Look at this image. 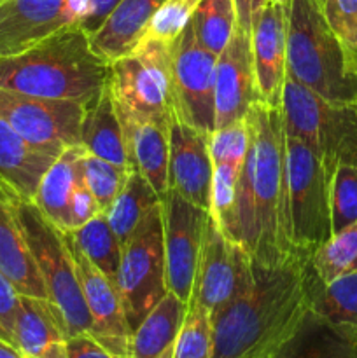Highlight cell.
I'll use <instances>...</instances> for the list:
<instances>
[{
  "mask_svg": "<svg viewBox=\"0 0 357 358\" xmlns=\"http://www.w3.org/2000/svg\"><path fill=\"white\" fill-rule=\"evenodd\" d=\"M214 331L212 317L195 301L188 303L184 322L178 331L172 358H212Z\"/></svg>",
  "mask_w": 357,
  "mask_h": 358,
  "instance_id": "d6a6232c",
  "label": "cell"
},
{
  "mask_svg": "<svg viewBox=\"0 0 357 358\" xmlns=\"http://www.w3.org/2000/svg\"><path fill=\"white\" fill-rule=\"evenodd\" d=\"M10 191L13 189L0 178V273L20 296L49 299L44 280L18 222Z\"/></svg>",
  "mask_w": 357,
  "mask_h": 358,
  "instance_id": "d6986e66",
  "label": "cell"
},
{
  "mask_svg": "<svg viewBox=\"0 0 357 358\" xmlns=\"http://www.w3.org/2000/svg\"><path fill=\"white\" fill-rule=\"evenodd\" d=\"M97 213H100V206H98L97 199L86 187L84 180L80 182L79 187L76 189L72 198V206H70V217H72V231L77 227L84 226L88 220L93 219Z\"/></svg>",
  "mask_w": 357,
  "mask_h": 358,
  "instance_id": "74e56055",
  "label": "cell"
},
{
  "mask_svg": "<svg viewBox=\"0 0 357 358\" xmlns=\"http://www.w3.org/2000/svg\"><path fill=\"white\" fill-rule=\"evenodd\" d=\"M80 145L88 154L132 170L122 126L108 87H105L102 96L91 107L84 108V117L80 122Z\"/></svg>",
  "mask_w": 357,
  "mask_h": 358,
  "instance_id": "484cf974",
  "label": "cell"
},
{
  "mask_svg": "<svg viewBox=\"0 0 357 358\" xmlns=\"http://www.w3.org/2000/svg\"><path fill=\"white\" fill-rule=\"evenodd\" d=\"M115 112L122 126L130 166L144 175L154 191L163 198L168 189L170 122L139 117L118 108Z\"/></svg>",
  "mask_w": 357,
  "mask_h": 358,
  "instance_id": "ffe728a7",
  "label": "cell"
},
{
  "mask_svg": "<svg viewBox=\"0 0 357 358\" xmlns=\"http://www.w3.org/2000/svg\"><path fill=\"white\" fill-rule=\"evenodd\" d=\"M79 164L84 184L97 199L100 212H107L108 206L114 203V199L125 187L132 170L118 166V164L93 156V154H88L86 150L80 156Z\"/></svg>",
  "mask_w": 357,
  "mask_h": 358,
  "instance_id": "1f68e13d",
  "label": "cell"
},
{
  "mask_svg": "<svg viewBox=\"0 0 357 358\" xmlns=\"http://www.w3.org/2000/svg\"><path fill=\"white\" fill-rule=\"evenodd\" d=\"M273 358H357V338L308 311L293 338Z\"/></svg>",
  "mask_w": 357,
  "mask_h": 358,
  "instance_id": "4316f807",
  "label": "cell"
},
{
  "mask_svg": "<svg viewBox=\"0 0 357 358\" xmlns=\"http://www.w3.org/2000/svg\"><path fill=\"white\" fill-rule=\"evenodd\" d=\"M83 152V145L66 147L56 157L55 163L48 168L44 177L41 178V184H38L34 198H31L42 215L63 233L72 231L70 206H72L74 192L83 182L79 164Z\"/></svg>",
  "mask_w": 357,
  "mask_h": 358,
  "instance_id": "603a6c76",
  "label": "cell"
},
{
  "mask_svg": "<svg viewBox=\"0 0 357 358\" xmlns=\"http://www.w3.org/2000/svg\"><path fill=\"white\" fill-rule=\"evenodd\" d=\"M217 55L196 41L191 24L172 42V86L175 117L198 131L216 129Z\"/></svg>",
  "mask_w": 357,
  "mask_h": 358,
  "instance_id": "30bf717a",
  "label": "cell"
},
{
  "mask_svg": "<svg viewBox=\"0 0 357 358\" xmlns=\"http://www.w3.org/2000/svg\"><path fill=\"white\" fill-rule=\"evenodd\" d=\"M158 203H161V196L154 191L147 178L136 170L130 171V177L122 191L119 192L118 198L105 212L108 224H111L112 231L119 238L121 245H125L130 240V236L135 233L144 217Z\"/></svg>",
  "mask_w": 357,
  "mask_h": 358,
  "instance_id": "83f0119b",
  "label": "cell"
},
{
  "mask_svg": "<svg viewBox=\"0 0 357 358\" xmlns=\"http://www.w3.org/2000/svg\"><path fill=\"white\" fill-rule=\"evenodd\" d=\"M107 87L118 110L170 122L175 117L170 42L147 34L128 55L111 62Z\"/></svg>",
  "mask_w": 357,
  "mask_h": 358,
  "instance_id": "ba28073f",
  "label": "cell"
},
{
  "mask_svg": "<svg viewBox=\"0 0 357 358\" xmlns=\"http://www.w3.org/2000/svg\"><path fill=\"white\" fill-rule=\"evenodd\" d=\"M317 2H318V3H321V6H322V2H324V0H317Z\"/></svg>",
  "mask_w": 357,
  "mask_h": 358,
  "instance_id": "bcb514c9",
  "label": "cell"
},
{
  "mask_svg": "<svg viewBox=\"0 0 357 358\" xmlns=\"http://www.w3.org/2000/svg\"><path fill=\"white\" fill-rule=\"evenodd\" d=\"M163 3L164 0H121L104 24L90 35L94 51L107 62L128 55L146 37Z\"/></svg>",
  "mask_w": 357,
  "mask_h": 358,
  "instance_id": "7402d4cb",
  "label": "cell"
},
{
  "mask_svg": "<svg viewBox=\"0 0 357 358\" xmlns=\"http://www.w3.org/2000/svg\"><path fill=\"white\" fill-rule=\"evenodd\" d=\"M10 199L38 273L44 280L49 301L58 308L65 322L66 334H91L93 322L77 278L72 254L66 247L65 233L49 222L31 199L23 198L16 191H10Z\"/></svg>",
  "mask_w": 357,
  "mask_h": 358,
  "instance_id": "52a82bcc",
  "label": "cell"
},
{
  "mask_svg": "<svg viewBox=\"0 0 357 358\" xmlns=\"http://www.w3.org/2000/svg\"><path fill=\"white\" fill-rule=\"evenodd\" d=\"M247 154L238 178L230 236L254 261L275 264L284 257L280 220L286 196V133L282 108L258 101L245 115Z\"/></svg>",
  "mask_w": 357,
  "mask_h": 358,
  "instance_id": "7a4b0ae2",
  "label": "cell"
},
{
  "mask_svg": "<svg viewBox=\"0 0 357 358\" xmlns=\"http://www.w3.org/2000/svg\"><path fill=\"white\" fill-rule=\"evenodd\" d=\"M312 264L324 283L357 271V222L321 245L312 255Z\"/></svg>",
  "mask_w": 357,
  "mask_h": 358,
  "instance_id": "4dcf8cb0",
  "label": "cell"
},
{
  "mask_svg": "<svg viewBox=\"0 0 357 358\" xmlns=\"http://www.w3.org/2000/svg\"><path fill=\"white\" fill-rule=\"evenodd\" d=\"M310 257L290 250L275 264L252 259L247 292L212 317V358H273L310 311L304 282Z\"/></svg>",
  "mask_w": 357,
  "mask_h": 358,
  "instance_id": "6da1fadb",
  "label": "cell"
},
{
  "mask_svg": "<svg viewBox=\"0 0 357 358\" xmlns=\"http://www.w3.org/2000/svg\"><path fill=\"white\" fill-rule=\"evenodd\" d=\"M121 0H88L86 13H84L83 20H80L79 27L86 31L88 35H93L98 28L104 24L108 14L114 10V7Z\"/></svg>",
  "mask_w": 357,
  "mask_h": 358,
  "instance_id": "60d3db41",
  "label": "cell"
},
{
  "mask_svg": "<svg viewBox=\"0 0 357 358\" xmlns=\"http://www.w3.org/2000/svg\"><path fill=\"white\" fill-rule=\"evenodd\" d=\"M161 206L167 289L188 304L191 299L210 212L192 205L172 189H168L161 198Z\"/></svg>",
  "mask_w": 357,
  "mask_h": 358,
  "instance_id": "4fadbf2b",
  "label": "cell"
},
{
  "mask_svg": "<svg viewBox=\"0 0 357 358\" xmlns=\"http://www.w3.org/2000/svg\"><path fill=\"white\" fill-rule=\"evenodd\" d=\"M66 338L65 322L51 301L20 296L13 341L23 355L66 358Z\"/></svg>",
  "mask_w": 357,
  "mask_h": 358,
  "instance_id": "44dd1931",
  "label": "cell"
},
{
  "mask_svg": "<svg viewBox=\"0 0 357 358\" xmlns=\"http://www.w3.org/2000/svg\"><path fill=\"white\" fill-rule=\"evenodd\" d=\"M24 358H35V357H27V355H24Z\"/></svg>",
  "mask_w": 357,
  "mask_h": 358,
  "instance_id": "7dc6e473",
  "label": "cell"
},
{
  "mask_svg": "<svg viewBox=\"0 0 357 358\" xmlns=\"http://www.w3.org/2000/svg\"><path fill=\"white\" fill-rule=\"evenodd\" d=\"M209 142L210 135L206 133L184 124L177 117L170 121L168 189L210 212L214 163Z\"/></svg>",
  "mask_w": 357,
  "mask_h": 358,
  "instance_id": "e0dca14e",
  "label": "cell"
},
{
  "mask_svg": "<svg viewBox=\"0 0 357 358\" xmlns=\"http://www.w3.org/2000/svg\"><path fill=\"white\" fill-rule=\"evenodd\" d=\"M56 157L28 143L0 117V178L18 194L34 198L41 178Z\"/></svg>",
  "mask_w": 357,
  "mask_h": 358,
  "instance_id": "cb8c5ba5",
  "label": "cell"
},
{
  "mask_svg": "<svg viewBox=\"0 0 357 358\" xmlns=\"http://www.w3.org/2000/svg\"><path fill=\"white\" fill-rule=\"evenodd\" d=\"M0 117L28 143L52 156L80 145L84 105L79 101L30 96L0 87Z\"/></svg>",
  "mask_w": 357,
  "mask_h": 358,
  "instance_id": "8fae6325",
  "label": "cell"
},
{
  "mask_svg": "<svg viewBox=\"0 0 357 358\" xmlns=\"http://www.w3.org/2000/svg\"><path fill=\"white\" fill-rule=\"evenodd\" d=\"M287 7L268 0L252 17L251 45L262 103L280 107L287 76Z\"/></svg>",
  "mask_w": 357,
  "mask_h": 358,
  "instance_id": "ac0fdd59",
  "label": "cell"
},
{
  "mask_svg": "<svg viewBox=\"0 0 357 358\" xmlns=\"http://www.w3.org/2000/svg\"><path fill=\"white\" fill-rule=\"evenodd\" d=\"M287 76L331 103L357 101V62L317 0H290L287 7Z\"/></svg>",
  "mask_w": 357,
  "mask_h": 358,
  "instance_id": "277c9868",
  "label": "cell"
},
{
  "mask_svg": "<svg viewBox=\"0 0 357 358\" xmlns=\"http://www.w3.org/2000/svg\"><path fill=\"white\" fill-rule=\"evenodd\" d=\"M115 287L133 334L168 292L161 203L150 208L135 233L122 245Z\"/></svg>",
  "mask_w": 357,
  "mask_h": 358,
  "instance_id": "9c48e42d",
  "label": "cell"
},
{
  "mask_svg": "<svg viewBox=\"0 0 357 358\" xmlns=\"http://www.w3.org/2000/svg\"><path fill=\"white\" fill-rule=\"evenodd\" d=\"M326 21L357 62V0H324Z\"/></svg>",
  "mask_w": 357,
  "mask_h": 358,
  "instance_id": "d590c367",
  "label": "cell"
},
{
  "mask_svg": "<svg viewBox=\"0 0 357 358\" xmlns=\"http://www.w3.org/2000/svg\"><path fill=\"white\" fill-rule=\"evenodd\" d=\"M111 62L80 27L66 28L18 55L0 56V87L91 107L107 87Z\"/></svg>",
  "mask_w": 357,
  "mask_h": 358,
  "instance_id": "3957f363",
  "label": "cell"
},
{
  "mask_svg": "<svg viewBox=\"0 0 357 358\" xmlns=\"http://www.w3.org/2000/svg\"><path fill=\"white\" fill-rule=\"evenodd\" d=\"M66 358H118L91 334L69 336L66 338Z\"/></svg>",
  "mask_w": 357,
  "mask_h": 358,
  "instance_id": "ab89813d",
  "label": "cell"
},
{
  "mask_svg": "<svg viewBox=\"0 0 357 358\" xmlns=\"http://www.w3.org/2000/svg\"><path fill=\"white\" fill-rule=\"evenodd\" d=\"M86 7L88 0H0V56L18 55L79 27Z\"/></svg>",
  "mask_w": 357,
  "mask_h": 358,
  "instance_id": "5bb4252c",
  "label": "cell"
},
{
  "mask_svg": "<svg viewBox=\"0 0 357 358\" xmlns=\"http://www.w3.org/2000/svg\"><path fill=\"white\" fill-rule=\"evenodd\" d=\"M331 177L308 145L286 135V196L280 220L284 254L301 250L314 255L332 236Z\"/></svg>",
  "mask_w": 357,
  "mask_h": 358,
  "instance_id": "5b68a950",
  "label": "cell"
},
{
  "mask_svg": "<svg viewBox=\"0 0 357 358\" xmlns=\"http://www.w3.org/2000/svg\"><path fill=\"white\" fill-rule=\"evenodd\" d=\"M310 311L335 325L340 331L357 338V271L324 283L312 264L304 269Z\"/></svg>",
  "mask_w": 357,
  "mask_h": 358,
  "instance_id": "d4e9b609",
  "label": "cell"
},
{
  "mask_svg": "<svg viewBox=\"0 0 357 358\" xmlns=\"http://www.w3.org/2000/svg\"><path fill=\"white\" fill-rule=\"evenodd\" d=\"M0 338H4V339H7V341H9V343H10V339H9V336H7V334H6V331H4V329H2V325H0Z\"/></svg>",
  "mask_w": 357,
  "mask_h": 358,
  "instance_id": "ee69618b",
  "label": "cell"
},
{
  "mask_svg": "<svg viewBox=\"0 0 357 358\" xmlns=\"http://www.w3.org/2000/svg\"><path fill=\"white\" fill-rule=\"evenodd\" d=\"M258 101L261 96L255 84L251 34L234 27L233 37L217 56L216 129L244 121Z\"/></svg>",
  "mask_w": 357,
  "mask_h": 358,
  "instance_id": "2e32d148",
  "label": "cell"
},
{
  "mask_svg": "<svg viewBox=\"0 0 357 358\" xmlns=\"http://www.w3.org/2000/svg\"><path fill=\"white\" fill-rule=\"evenodd\" d=\"M200 2L202 0H164V3L150 21L147 34L172 44L189 23Z\"/></svg>",
  "mask_w": 357,
  "mask_h": 358,
  "instance_id": "e575fe53",
  "label": "cell"
},
{
  "mask_svg": "<svg viewBox=\"0 0 357 358\" xmlns=\"http://www.w3.org/2000/svg\"><path fill=\"white\" fill-rule=\"evenodd\" d=\"M189 24L196 41L219 56L233 37L237 27L233 0H202Z\"/></svg>",
  "mask_w": 357,
  "mask_h": 358,
  "instance_id": "f546056e",
  "label": "cell"
},
{
  "mask_svg": "<svg viewBox=\"0 0 357 358\" xmlns=\"http://www.w3.org/2000/svg\"><path fill=\"white\" fill-rule=\"evenodd\" d=\"M268 0H233L237 13V28L251 34L252 17Z\"/></svg>",
  "mask_w": 357,
  "mask_h": 358,
  "instance_id": "b9f144b4",
  "label": "cell"
},
{
  "mask_svg": "<svg viewBox=\"0 0 357 358\" xmlns=\"http://www.w3.org/2000/svg\"><path fill=\"white\" fill-rule=\"evenodd\" d=\"M0 358H24V355L16 345L0 338Z\"/></svg>",
  "mask_w": 357,
  "mask_h": 358,
  "instance_id": "7bdbcfd3",
  "label": "cell"
},
{
  "mask_svg": "<svg viewBox=\"0 0 357 358\" xmlns=\"http://www.w3.org/2000/svg\"><path fill=\"white\" fill-rule=\"evenodd\" d=\"M329 205L332 234L357 222V166L342 164L335 168L329 185Z\"/></svg>",
  "mask_w": 357,
  "mask_h": 358,
  "instance_id": "836d02e7",
  "label": "cell"
},
{
  "mask_svg": "<svg viewBox=\"0 0 357 358\" xmlns=\"http://www.w3.org/2000/svg\"><path fill=\"white\" fill-rule=\"evenodd\" d=\"M273 2H276V3H282V6H289V3H290V0H273Z\"/></svg>",
  "mask_w": 357,
  "mask_h": 358,
  "instance_id": "f6af8a7d",
  "label": "cell"
},
{
  "mask_svg": "<svg viewBox=\"0 0 357 358\" xmlns=\"http://www.w3.org/2000/svg\"><path fill=\"white\" fill-rule=\"evenodd\" d=\"M65 240L93 322L91 336L114 357L128 358L132 329L126 320L118 287L88 261L86 255L74 241L72 234L65 233Z\"/></svg>",
  "mask_w": 357,
  "mask_h": 358,
  "instance_id": "9a60e30c",
  "label": "cell"
},
{
  "mask_svg": "<svg viewBox=\"0 0 357 358\" xmlns=\"http://www.w3.org/2000/svg\"><path fill=\"white\" fill-rule=\"evenodd\" d=\"M251 283V254L227 238L210 217L189 301L198 303L214 317L247 292Z\"/></svg>",
  "mask_w": 357,
  "mask_h": 358,
  "instance_id": "7c38bea8",
  "label": "cell"
},
{
  "mask_svg": "<svg viewBox=\"0 0 357 358\" xmlns=\"http://www.w3.org/2000/svg\"><path fill=\"white\" fill-rule=\"evenodd\" d=\"M248 133L245 119L234 124L216 129L210 135L209 149L212 163H244L247 154Z\"/></svg>",
  "mask_w": 357,
  "mask_h": 358,
  "instance_id": "8d00e7d4",
  "label": "cell"
},
{
  "mask_svg": "<svg viewBox=\"0 0 357 358\" xmlns=\"http://www.w3.org/2000/svg\"><path fill=\"white\" fill-rule=\"evenodd\" d=\"M70 234H72L74 241L80 248V252L88 257V261L115 285L122 245L112 231L105 212L97 213L84 226L70 231Z\"/></svg>",
  "mask_w": 357,
  "mask_h": 358,
  "instance_id": "f1b7e54d",
  "label": "cell"
},
{
  "mask_svg": "<svg viewBox=\"0 0 357 358\" xmlns=\"http://www.w3.org/2000/svg\"><path fill=\"white\" fill-rule=\"evenodd\" d=\"M18 306H20V294L16 292V289L0 273V325L6 331V334L9 336L13 345V331L14 322H16Z\"/></svg>",
  "mask_w": 357,
  "mask_h": 358,
  "instance_id": "f35d334b",
  "label": "cell"
},
{
  "mask_svg": "<svg viewBox=\"0 0 357 358\" xmlns=\"http://www.w3.org/2000/svg\"><path fill=\"white\" fill-rule=\"evenodd\" d=\"M280 108L284 133L310 147L329 177L342 164L357 166V101L331 103L286 76Z\"/></svg>",
  "mask_w": 357,
  "mask_h": 358,
  "instance_id": "8992f818",
  "label": "cell"
}]
</instances>
